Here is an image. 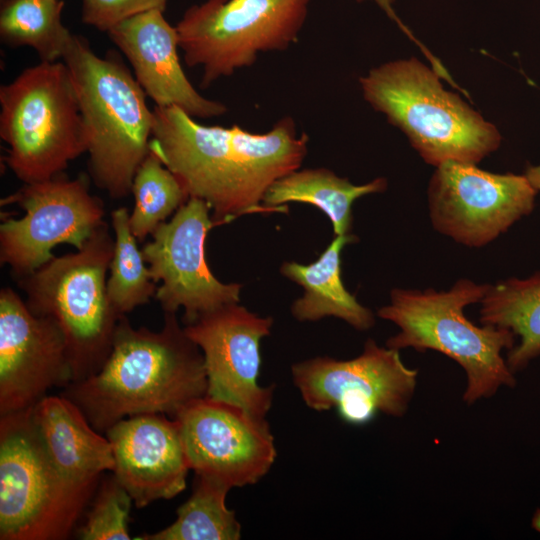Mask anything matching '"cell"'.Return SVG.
I'll use <instances>...</instances> for the list:
<instances>
[{
  "mask_svg": "<svg viewBox=\"0 0 540 540\" xmlns=\"http://www.w3.org/2000/svg\"><path fill=\"white\" fill-rule=\"evenodd\" d=\"M149 149L178 178L190 197L205 201L216 226L244 214L276 213L263 205L269 187L298 170L309 137L292 117L265 133L238 125L206 126L177 107L153 109Z\"/></svg>",
  "mask_w": 540,
  "mask_h": 540,
  "instance_id": "6da1fadb",
  "label": "cell"
},
{
  "mask_svg": "<svg viewBox=\"0 0 540 540\" xmlns=\"http://www.w3.org/2000/svg\"><path fill=\"white\" fill-rule=\"evenodd\" d=\"M207 385L202 351L186 335L176 313L164 312L158 332L134 328L123 315L100 370L69 384L62 396L105 434L118 421L139 414L174 418L188 403L206 396Z\"/></svg>",
  "mask_w": 540,
  "mask_h": 540,
  "instance_id": "7a4b0ae2",
  "label": "cell"
},
{
  "mask_svg": "<svg viewBox=\"0 0 540 540\" xmlns=\"http://www.w3.org/2000/svg\"><path fill=\"white\" fill-rule=\"evenodd\" d=\"M62 60L86 128L89 175L111 198H125L152 138L146 94L116 54L99 57L82 36H73Z\"/></svg>",
  "mask_w": 540,
  "mask_h": 540,
  "instance_id": "3957f363",
  "label": "cell"
},
{
  "mask_svg": "<svg viewBox=\"0 0 540 540\" xmlns=\"http://www.w3.org/2000/svg\"><path fill=\"white\" fill-rule=\"evenodd\" d=\"M489 286L461 279L449 291L394 289L390 304L378 310L380 318L400 329L387 340V347L435 350L465 370L463 400L467 404L516 384L514 372L501 355L503 349L514 346L515 334L507 328L476 326L464 315V308L481 301Z\"/></svg>",
  "mask_w": 540,
  "mask_h": 540,
  "instance_id": "277c9868",
  "label": "cell"
},
{
  "mask_svg": "<svg viewBox=\"0 0 540 540\" xmlns=\"http://www.w3.org/2000/svg\"><path fill=\"white\" fill-rule=\"evenodd\" d=\"M439 78L411 58L373 68L359 82L365 100L406 134L428 164H476L499 147L501 136L457 94L444 90Z\"/></svg>",
  "mask_w": 540,
  "mask_h": 540,
  "instance_id": "5b68a950",
  "label": "cell"
},
{
  "mask_svg": "<svg viewBox=\"0 0 540 540\" xmlns=\"http://www.w3.org/2000/svg\"><path fill=\"white\" fill-rule=\"evenodd\" d=\"M114 237L105 222L81 249L53 256L34 272L17 279L29 310L53 320L67 347L73 382L95 373L108 358L119 315L107 294V272Z\"/></svg>",
  "mask_w": 540,
  "mask_h": 540,
  "instance_id": "8992f818",
  "label": "cell"
},
{
  "mask_svg": "<svg viewBox=\"0 0 540 540\" xmlns=\"http://www.w3.org/2000/svg\"><path fill=\"white\" fill-rule=\"evenodd\" d=\"M0 137L6 165L24 184L63 174L88 149L86 128L64 61L24 69L0 87Z\"/></svg>",
  "mask_w": 540,
  "mask_h": 540,
  "instance_id": "52a82bcc",
  "label": "cell"
},
{
  "mask_svg": "<svg viewBox=\"0 0 540 540\" xmlns=\"http://www.w3.org/2000/svg\"><path fill=\"white\" fill-rule=\"evenodd\" d=\"M98 484L73 483L55 468L32 408L0 416L1 540L69 538Z\"/></svg>",
  "mask_w": 540,
  "mask_h": 540,
  "instance_id": "ba28073f",
  "label": "cell"
},
{
  "mask_svg": "<svg viewBox=\"0 0 540 540\" xmlns=\"http://www.w3.org/2000/svg\"><path fill=\"white\" fill-rule=\"evenodd\" d=\"M311 0H205L176 25L189 67H200L201 88L252 66L260 53L296 43Z\"/></svg>",
  "mask_w": 540,
  "mask_h": 540,
  "instance_id": "9c48e42d",
  "label": "cell"
},
{
  "mask_svg": "<svg viewBox=\"0 0 540 540\" xmlns=\"http://www.w3.org/2000/svg\"><path fill=\"white\" fill-rule=\"evenodd\" d=\"M18 204L24 211L19 218L0 224V262L9 266L14 279L24 277L47 263L59 244L81 249L105 223L101 199L89 192L88 181L80 176L24 184L1 200Z\"/></svg>",
  "mask_w": 540,
  "mask_h": 540,
  "instance_id": "30bf717a",
  "label": "cell"
},
{
  "mask_svg": "<svg viewBox=\"0 0 540 540\" xmlns=\"http://www.w3.org/2000/svg\"><path fill=\"white\" fill-rule=\"evenodd\" d=\"M417 370L399 352L368 339L362 353L349 360L315 357L294 364L292 381L304 403L316 411L335 407L353 425L370 422L377 412L403 416L417 384Z\"/></svg>",
  "mask_w": 540,
  "mask_h": 540,
  "instance_id": "8fae6325",
  "label": "cell"
},
{
  "mask_svg": "<svg viewBox=\"0 0 540 540\" xmlns=\"http://www.w3.org/2000/svg\"><path fill=\"white\" fill-rule=\"evenodd\" d=\"M210 206L190 197L151 234L142 254L157 287L155 299L164 312L183 308L184 325L222 306L239 303L241 284L223 283L210 270L205 252L208 232L215 227Z\"/></svg>",
  "mask_w": 540,
  "mask_h": 540,
  "instance_id": "7c38bea8",
  "label": "cell"
},
{
  "mask_svg": "<svg viewBox=\"0 0 540 540\" xmlns=\"http://www.w3.org/2000/svg\"><path fill=\"white\" fill-rule=\"evenodd\" d=\"M538 190L526 175L497 174L448 160L429 185L433 227L469 247H481L534 209Z\"/></svg>",
  "mask_w": 540,
  "mask_h": 540,
  "instance_id": "4fadbf2b",
  "label": "cell"
},
{
  "mask_svg": "<svg viewBox=\"0 0 540 540\" xmlns=\"http://www.w3.org/2000/svg\"><path fill=\"white\" fill-rule=\"evenodd\" d=\"M174 419L195 475L232 489L257 483L275 462L274 436L265 417L206 395L188 403Z\"/></svg>",
  "mask_w": 540,
  "mask_h": 540,
  "instance_id": "5bb4252c",
  "label": "cell"
},
{
  "mask_svg": "<svg viewBox=\"0 0 540 540\" xmlns=\"http://www.w3.org/2000/svg\"><path fill=\"white\" fill-rule=\"evenodd\" d=\"M73 381L57 324L33 314L10 287L0 290V416L27 410Z\"/></svg>",
  "mask_w": 540,
  "mask_h": 540,
  "instance_id": "9a60e30c",
  "label": "cell"
},
{
  "mask_svg": "<svg viewBox=\"0 0 540 540\" xmlns=\"http://www.w3.org/2000/svg\"><path fill=\"white\" fill-rule=\"evenodd\" d=\"M272 325L271 317H260L232 303L184 326L186 335L202 351L208 397L266 417L275 386L258 383L260 342L270 334Z\"/></svg>",
  "mask_w": 540,
  "mask_h": 540,
  "instance_id": "2e32d148",
  "label": "cell"
},
{
  "mask_svg": "<svg viewBox=\"0 0 540 540\" xmlns=\"http://www.w3.org/2000/svg\"><path fill=\"white\" fill-rule=\"evenodd\" d=\"M104 435L112 446L113 473L135 507L171 499L186 488L190 468L176 419L139 414L118 421Z\"/></svg>",
  "mask_w": 540,
  "mask_h": 540,
  "instance_id": "e0dca14e",
  "label": "cell"
},
{
  "mask_svg": "<svg viewBox=\"0 0 540 540\" xmlns=\"http://www.w3.org/2000/svg\"><path fill=\"white\" fill-rule=\"evenodd\" d=\"M158 9L131 16L107 31L132 66L135 79L157 107H177L193 118L209 119L228 110L202 96L180 63L179 37Z\"/></svg>",
  "mask_w": 540,
  "mask_h": 540,
  "instance_id": "ac0fdd59",
  "label": "cell"
},
{
  "mask_svg": "<svg viewBox=\"0 0 540 540\" xmlns=\"http://www.w3.org/2000/svg\"><path fill=\"white\" fill-rule=\"evenodd\" d=\"M32 419L49 459L71 482L98 484L104 472H113L110 441L70 399L45 396L32 407Z\"/></svg>",
  "mask_w": 540,
  "mask_h": 540,
  "instance_id": "d6986e66",
  "label": "cell"
},
{
  "mask_svg": "<svg viewBox=\"0 0 540 540\" xmlns=\"http://www.w3.org/2000/svg\"><path fill=\"white\" fill-rule=\"evenodd\" d=\"M356 240L352 234L338 235L313 263L303 265L289 261L282 264L281 273L305 290L303 297L295 300L291 307L297 320L317 321L334 316L361 331L374 325L373 313L361 305L342 282L341 252L346 244Z\"/></svg>",
  "mask_w": 540,
  "mask_h": 540,
  "instance_id": "ffe728a7",
  "label": "cell"
},
{
  "mask_svg": "<svg viewBox=\"0 0 540 540\" xmlns=\"http://www.w3.org/2000/svg\"><path fill=\"white\" fill-rule=\"evenodd\" d=\"M386 187L384 178L355 185L326 168L298 169L269 187L263 205L286 212L284 204L288 202L311 204L328 216L335 236L346 235L352 228L354 201L364 195L382 192Z\"/></svg>",
  "mask_w": 540,
  "mask_h": 540,
  "instance_id": "44dd1931",
  "label": "cell"
},
{
  "mask_svg": "<svg viewBox=\"0 0 540 540\" xmlns=\"http://www.w3.org/2000/svg\"><path fill=\"white\" fill-rule=\"evenodd\" d=\"M480 302L483 325L507 328L520 338L507 354L506 362L513 372L540 355V271L528 278L513 277L490 285Z\"/></svg>",
  "mask_w": 540,
  "mask_h": 540,
  "instance_id": "7402d4cb",
  "label": "cell"
},
{
  "mask_svg": "<svg viewBox=\"0 0 540 540\" xmlns=\"http://www.w3.org/2000/svg\"><path fill=\"white\" fill-rule=\"evenodd\" d=\"M63 0H0V38L31 47L43 62L63 56L74 36L62 22Z\"/></svg>",
  "mask_w": 540,
  "mask_h": 540,
  "instance_id": "603a6c76",
  "label": "cell"
},
{
  "mask_svg": "<svg viewBox=\"0 0 540 540\" xmlns=\"http://www.w3.org/2000/svg\"><path fill=\"white\" fill-rule=\"evenodd\" d=\"M230 487L214 479L195 475L189 499L177 509V518L155 533L138 540H238L241 524L226 505Z\"/></svg>",
  "mask_w": 540,
  "mask_h": 540,
  "instance_id": "cb8c5ba5",
  "label": "cell"
},
{
  "mask_svg": "<svg viewBox=\"0 0 540 540\" xmlns=\"http://www.w3.org/2000/svg\"><path fill=\"white\" fill-rule=\"evenodd\" d=\"M130 213L120 207L111 213L114 232V252L107 279V294L119 315H126L136 307L149 303L157 287L144 260L142 249L129 224Z\"/></svg>",
  "mask_w": 540,
  "mask_h": 540,
  "instance_id": "d4e9b609",
  "label": "cell"
},
{
  "mask_svg": "<svg viewBox=\"0 0 540 540\" xmlns=\"http://www.w3.org/2000/svg\"><path fill=\"white\" fill-rule=\"evenodd\" d=\"M131 193L135 205L129 224L138 241L151 235L189 199L178 178L150 149L135 173Z\"/></svg>",
  "mask_w": 540,
  "mask_h": 540,
  "instance_id": "484cf974",
  "label": "cell"
},
{
  "mask_svg": "<svg viewBox=\"0 0 540 540\" xmlns=\"http://www.w3.org/2000/svg\"><path fill=\"white\" fill-rule=\"evenodd\" d=\"M85 523L78 529L82 540H129V512L133 500L114 473L100 479Z\"/></svg>",
  "mask_w": 540,
  "mask_h": 540,
  "instance_id": "4316f807",
  "label": "cell"
},
{
  "mask_svg": "<svg viewBox=\"0 0 540 540\" xmlns=\"http://www.w3.org/2000/svg\"><path fill=\"white\" fill-rule=\"evenodd\" d=\"M168 0H82V22L107 32L136 14L158 9L165 12Z\"/></svg>",
  "mask_w": 540,
  "mask_h": 540,
  "instance_id": "83f0119b",
  "label": "cell"
},
{
  "mask_svg": "<svg viewBox=\"0 0 540 540\" xmlns=\"http://www.w3.org/2000/svg\"><path fill=\"white\" fill-rule=\"evenodd\" d=\"M358 2H362L364 0H356ZM374 1L385 13L386 15L393 20L400 29L413 41L416 43L417 46L420 47V49L423 51L427 59L431 62V65L433 67H437L440 64V60H438L423 44H421L420 41L417 40L416 37L413 36L411 31L406 27L405 24L400 20V18L397 16L395 10H394V3L395 0H371Z\"/></svg>",
  "mask_w": 540,
  "mask_h": 540,
  "instance_id": "f1b7e54d",
  "label": "cell"
},
{
  "mask_svg": "<svg viewBox=\"0 0 540 540\" xmlns=\"http://www.w3.org/2000/svg\"><path fill=\"white\" fill-rule=\"evenodd\" d=\"M526 177L530 183L540 191V165L538 166H528L526 172Z\"/></svg>",
  "mask_w": 540,
  "mask_h": 540,
  "instance_id": "f546056e",
  "label": "cell"
},
{
  "mask_svg": "<svg viewBox=\"0 0 540 540\" xmlns=\"http://www.w3.org/2000/svg\"><path fill=\"white\" fill-rule=\"evenodd\" d=\"M532 527L540 532V509H537L532 518Z\"/></svg>",
  "mask_w": 540,
  "mask_h": 540,
  "instance_id": "4dcf8cb0",
  "label": "cell"
}]
</instances>
